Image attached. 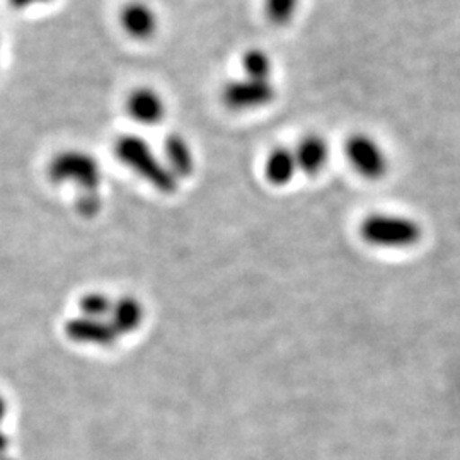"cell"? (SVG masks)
<instances>
[{
  "label": "cell",
  "instance_id": "6da1fadb",
  "mask_svg": "<svg viewBox=\"0 0 460 460\" xmlns=\"http://www.w3.org/2000/svg\"><path fill=\"white\" fill-rule=\"evenodd\" d=\"M115 152L121 164L127 165L137 176L152 184L157 191L167 195L176 191L178 180L167 169L164 161H161L155 152L148 147L144 138L135 135H123L116 142Z\"/></svg>",
  "mask_w": 460,
  "mask_h": 460
},
{
  "label": "cell",
  "instance_id": "52a82bcc",
  "mask_svg": "<svg viewBox=\"0 0 460 460\" xmlns=\"http://www.w3.org/2000/svg\"><path fill=\"white\" fill-rule=\"evenodd\" d=\"M119 22L125 33L130 34L135 40H148L157 31V14L146 2H128L121 13Z\"/></svg>",
  "mask_w": 460,
  "mask_h": 460
},
{
  "label": "cell",
  "instance_id": "3957f363",
  "mask_svg": "<svg viewBox=\"0 0 460 460\" xmlns=\"http://www.w3.org/2000/svg\"><path fill=\"white\" fill-rule=\"evenodd\" d=\"M345 154L351 167L365 180L377 181L389 171V159L384 148L365 133H353L348 137Z\"/></svg>",
  "mask_w": 460,
  "mask_h": 460
},
{
  "label": "cell",
  "instance_id": "ba28073f",
  "mask_svg": "<svg viewBox=\"0 0 460 460\" xmlns=\"http://www.w3.org/2000/svg\"><path fill=\"white\" fill-rule=\"evenodd\" d=\"M298 171L307 176L319 174L329 161V144L321 135H305L294 148Z\"/></svg>",
  "mask_w": 460,
  "mask_h": 460
},
{
  "label": "cell",
  "instance_id": "9c48e42d",
  "mask_svg": "<svg viewBox=\"0 0 460 460\" xmlns=\"http://www.w3.org/2000/svg\"><path fill=\"white\" fill-rule=\"evenodd\" d=\"M164 163L178 181L193 174L195 154L188 140L180 133L167 135L164 142Z\"/></svg>",
  "mask_w": 460,
  "mask_h": 460
},
{
  "label": "cell",
  "instance_id": "7a4b0ae2",
  "mask_svg": "<svg viewBox=\"0 0 460 460\" xmlns=\"http://www.w3.org/2000/svg\"><path fill=\"white\" fill-rule=\"evenodd\" d=\"M360 235L367 244L382 249H406L421 241V227L402 215L374 214L363 218Z\"/></svg>",
  "mask_w": 460,
  "mask_h": 460
},
{
  "label": "cell",
  "instance_id": "5b68a950",
  "mask_svg": "<svg viewBox=\"0 0 460 460\" xmlns=\"http://www.w3.org/2000/svg\"><path fill=\"white\" fill-rule=\"evenodd\" d=\"M277 98V89L271 81L239 79L230 81L222 89V101L232 111H249L263 108Z\"/></svg>",
  "mask_w": 460,
  "mask_h": 460
},
{
  "label": "cell",
  "instance_id": "277c9868",
  "mask_svg": "<svg viewBox=\"0 0 460 460\" xmlns=\"http://www.w3.org/2000/svg\"><path fill=\"white\" fill-rule=\"evenodd\" d=\"M53 181L75 182L85 190H96L101 181L98 163L84 152H64L49 164Z\"/></svg>",
  "mask_w": 460,
  "mask_h": 460
},
{
  "label": "cell",
  "instance_id": "7c38bea8",
  "mask_svg": "<svg viewBox=\"0 0 460 460\" xmlns=\"http://www.w3.org/2000/svg\"><path fill=\"white\" fill-rule=\"evenodd\" d=\"M298 11V0H264L266 19L275 26H287Z\"/></svg>",
  "mask_w": 460,
  "mask_h": 460
},
{
  "label": "cell",
  "instance_id": "8992f818",
  "mask_svg": "<svg viewBox=\"0 0 460 460\" xmlns=\"http://www.w3.org/2000/svg\"><path fill=\"white\" fill-rule=\"evenodd\" d=\"M127 111L140 125H157L164 119V99L150 87H138L127 99Z\"/></svg>",
  "mask_w": 460,
  "mask_h": 460
},
{
  "label": "cell",
  "instance_id": "30bf717a",
  "mask_svg": "<svg viewBox=\"0 0 460 460\" xmlns=\"http://www.w3.org/2000/svg\"><path fill=\"white\" fill-rule=\"evenodd\" d=\"M296 165L294 148H273L264 161V176L273 186H287L296 178Z\"/></svg>",
  "mask_w": 460,
  "mask_h": 460
},
{
  "label": "cell",
  "instance_id": "8fae6325",
  "mask_svg": "<svg viewBox=\"0 0 460 460\" xmlns=\"http://www.w3.org/2000/svg\"><path fill=\"white\" fill-rule=\"evenodd\" d=\"M243 70L244 77L254 81H270L273 72V60L271 57L261 49H247L243 55Z\"/></svg>",
  "mask_w": 460,
  "mask_h": 460
}]
</instances>
